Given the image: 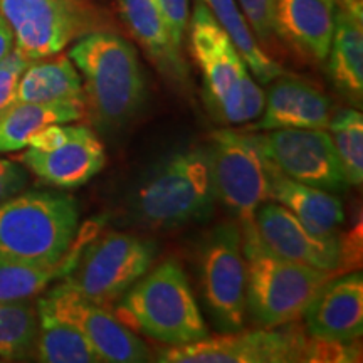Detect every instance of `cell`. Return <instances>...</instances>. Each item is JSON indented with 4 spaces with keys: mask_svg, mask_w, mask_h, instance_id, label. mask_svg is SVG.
Returning a JSON list of instances; mask_svg holds the SVG:
<instances>
[{
    "mask_svg": "<svg viewBox=\"0 0 363 363\" xmlns=\"http://www.w3.org/2000/svg\"><path fill=\"white\" fill-rule=\"evenodd\" d=\"M216 190L206 147L170 152L142 175L130 195L136 224L172 230L211 219Z\"/></svg>",
    "mask_w": 363,
    "mask_h": 363,
    "instance_id": "6da1fadb",
    "label": "cell"
},
{
    "mask_svg": "<svg viewBox=\"0 0 363 363\" xmlns=\"http://www.w3.org/2000/svg\"><path fill=\"white\" fill-rule=\"evenodd\" d=\"M67 56L83 79L86 113L99 130H118L138 115L147 99V81L128 40L110 30H91Z\"/></svg>",
    "mask_w": 363,
    "mask_h": 363,
    "instance_id": "7a4b0ae2",
    "label": "cell"
},
{
    "mask_svg": "<svg viewBox=\"0 0 363 363\" xmlns=\"http://www.w3.org/2000/svg\"><path fill=\"white\" fill-rule=\"evenodd\" d=\"M118 301L121 323L169 347L208 337L190 281L175 259L150 267Z\"/></svg>",
    "mask_w": 363,
    "mask_h": 363,
    "instance_id": "3957f363",
    "label": "cell"
},
{
    "mask_svg": "<svg viewBox=\"0 0 363 363\" xmlns=\"http://www.w3.org/2000/svg\"><path fill=\"white\" fill-rule=\"evenodd\" d=\"M78 203L69 195L26 192L0 203V262L56 264L74 244Z\"/></svg>",
    "mask_w": 363,
    "mask_h": 363,
    "instance_id": "277c9868",
    "label": "cell"
},
{
    "mask_svg": "<svg viewBox=\"0 0 363 363\" xmlns=\"http://www.w3.org/2000/svg\"><path fill=\"white\" fill-rule=\"evenodd\" d=\"M246 257V310L261 328H279L305 313L331 272L298 264L262 246L254 224L240 229Z\"/></svg>",
    "mask_w": 363,
    "mask_h": 363,
    "instance_id": "5b68a950",
    "label": "cell"
},
{
    "mask_svg": "<svg viewBox=\"0 0 363 363\" xmlns=\"http://www.w3.org/2000/svg\"><path fill=\"white\" fill-rule=\"evenodd\" d=\"M206 148L216 201L238 220L240 229L252 225L257 207L271 201L274 170L259 135L222 128L211 135Z\"/></svg>",
    "mask_w": 363,
    "mask_h": 363,
    "instance_id": "8992f818",
    "label": "cell"
},
{
    "mask_svg": "<svg viewBox=\"0 0 363 363\" xmlns=\"http://www.w3.org/2000/svg\"><path fill=\"white\" fill-rule=\"evenodd\" d=\"M157 244L133 234L110 233L81 247L59 284L99 306L120 299L152 267Z\"/></svg>",
    "mask_w": 363,
    "mask_h": 363,
    "instance_id": "52a82bcc",
    "label": "cell"
},
{
    "mask_svg": "<svg viewBox=\"0 0 363 363\" xmlns=\"http://www.w3.org/2000/svg\"><path fill=\"white\" fill-rule=\"evenodd\" d=\"M187 29L212 116L225 125H244L242 94L256 79L238 48L202 2L195 4Z\"/></svg>",
    "mask_w": 363,
    "mask_h": 363,
    "instance_id": "ba28073f",
    "label": "cell"
},
{
    "mask_svg": "<svg viewBox=\"0 0 363 363\" xmlns=\"http://www.w3.org/2000/svg\"><path fill=\"white\" fill-rule=\"evenodd\" d=\"M201 291L212 323L222 331L246 326L247 267L238 222L214 227L203 240L199 257Z\"/></svg>",
    "mask_w": 363,
    "mask_h": 363,
    "instance_id": "9c48e42d",
    "label": "cell"
},
{
    "mask_svg": "<svg viewBox=\"0 0 363 363\" xmlns=\"http://www.w3.org/2000/svg\"><path fill=\"white\" fill-rule=\"evenodd\" d=\"M21 152L19 163L45 184L59 189L81 187L106 165L103 142L86 125L45 126Z\"/></svg>",
    "mask_w": 363,
    "mask_h": 363,
    "instance_id": "30bf717a",
    "label": "cell"
},
{
    "mask_svg": "<svg viewBox=\"0 0 363 363\" xmlns=\"http://www.w3.org/2000/svg\"><path fill=\"white\" fill-rule=\"evenodd\" d=\"M0 13L13 33V48L29 61L62 52L94 27L86 0H0Z\"/></svg>",
    "mask_w": 363,
    "mask_h": 363,
    "instance_id": "8fae6325",
    "label": "cell"
},
{
    "mask_svg": "<svg viewBox=\"0 0 363 363\" xmlns=\"http://www.w3.org/2000/svg\"><path fill=\"white\" fill-rule=\"evenodd\" d=\"M308 338L296 325L289 328L227 331L219 337L167 347L162 363H288L303 362Z\"/></svg>",
    "mask_w": 363,
    "mask_h": 363,
    "instance_id": "7c38bea8",
    "label": "cell"
},
{
    "mask_svg": "<svg viewBox=\"0 0 363 363\" xmlns=\"http://www.w3.org/2000/svg\"><path fill=\"white\" fill-rule=\"evenodd\" d=\"M38 310L78 328L88 340L99 362L140 363L148 362L152 352L143 340L136 337L104 306L81 298L62 284H56L44 296L35 299Z\"/></svg>",
    "mask_w": 363,
    "mask_h": 363,
    "instance_id": "4fadbf2b",
    "label": "cell"
},
{
    "mask_svg": "<svg viewBox=\"0 0 363 363\" xmlns=\"http://www.w3.org/2000/svg\"><path fill=\"white\" fill-rule=\"evenodd\" d=\"M272 165L289 179L338 194L348 189L333 140L326 130L281 128L259 135Z\"/></svg>",
    "mask_w": 363,
    "mask_h": 363,
    "instance_id": "5bb4252c",
    "label": "cell"
},
{
    "mask_svg": "<svg viewBox=\"0 0 363 363\" xmlns=\"http://www.w3.org/2000/svg\"><path fill=\"white\" fill-rule=\"evenodd\" d=\"M254 229L267 251L286 261L335 272L343 264L345 242L338 235H318L293 212L267 201L254 212Z\"/></svg>",
    "mask_w": 363,
    "mask_h": 363,
    "instance_id": "9a60e30c",
    "label": "cell"
},
{
    "mask_svg": "<svg viewBox=\"0 0 363 363\" xmlns=\"http://www.w3.org/2000/svg\"><path fill=\"white\" fill-rule=\"evenodd\" d=\"M313 338L357 342L363 333V278L360 272L328 279L303 313Z\"/></svg>",
    "mask_w": 363,
    "mask_h": 363,
    "instance_id": "2e32d148",
    "label": "cell"
},
{
    "mask_svg": "<svg viewBox=\"0 0 363 363\" xmlns=\"http://www.w3.org/2000/svg\"><path fill=\"white\" fill-rule=\"evenodd\" d=\"M330 120V99L320 89L299 78L281 74L267 91L261 116L251 130H326Z\"/></svg>",
    "mask_w": 363,
    "mask_h": 363,
    "instance_id": "e0dca14e",
    "label": "cell"
},
{
    "mask_svg": "<svg viewBox=\"0 0 363 363\" xmlns=\"http://www.w3.org/2000/svg\"><path fill=\"white\" fill-rule=\"evenodd\" d=\"M338 0H276L274 33L301 54L326 61Z\"/></svg>",
    "mask_w": 363,
    "mask_h": 363,
    "instance_id": "ac0fdd59",
    "label": "cell"
},
{
    "mask_svg": "<svg viewBox=\"0 0 363 363\" xmlns=\"http://www.w3.org/2000/svg\"><path fill=\"white\" fill-rule=\"evenodd\" d=\"M118 11L131 35L142 44L158 69L184 84L189 79V69L180 52L182 45L155 4L152 0H118Z\"/></svg>",
    "mask_w": 363,
    "mask_h": 363,
    "instance_id": "d6986e66",
    "label": "cell"
},
{
    "mask_svg": "<svg viewBox=\"0 0 363 363\" xmlns=\"http://www.w3.org/2000/svg\"><path fill=\"white\" fill-rule=\"evenodd\" d=\"M271 201L293 212L318 235H337L345 222V207L335 194L301 184L276 169L271 175Z\"/></svg>",
    "mask_w": 363,
    "mask_h": 363,
    "instance_id": "ffe728a7",
    "label": "cell"
},
{
    "mask_svg": "<svg viewBox=\"0 0 363 363\" xmlns=\"http://www.w3.org/2000/svg\"><path fill=\"white\" fill-rule=\"evenodd\" d=\"M328 72L335 89L348 103L362 106L363 99V17L338 4L333 39L328 52Z\"/></svg>",
    "mask_w": 363,
    "mask_h": 363,
    "instance_id": "44dd1931",
    "label": "cell"
},
{
    "mask_svg": "<svg viewBox=\"0 0 363 363\" xmlns=\"http://www.w3.org/2000/svg\"><path fill=\"white\" fill-rule=\"evenodd\" d=\"M16 101L84 104L83 79L66 54L35 59L21 76Z\"/></svg>",
    "mask_w": 363,
    "mask_h": 363,
    "instance_id": "7402d4cb",
    "label": "cell"
},
{
    "mask_svg": "<svg viewBox=\"0 0 363 363\" xmlns=\"http://www.w3.org/2000/svg\"><path fill=\"white\" fill-rule=\"evenodd\" d=\"M84 115L83 103H12L0 113V153L21 152L39 130L54 123H74Z\"/></svg>",
    "mask_w": 363,
    "mask_h": 363,
    "instance_id": "603a6c76",
    "label": "cell"
},
{
    "mask_svg": "<svg viewBox=\"0 0 363 363\" xmlns=\"http://www.w3.org/2000/svg\"><path fill=\"white\" fill-rule=\"evenodd\" d=\"M199 2L208 9L212 17L225 30L257 83L267 84L283 74V67L267 56L257 43L235 0H199Z\"/></svg>",
    "mask_w": 363,
    "mask_h": 363,
    "instance_id": "cb8c5ba5",
    "label": "cell"
},
{
    "mask_svg": "<svg viewBox=\"0 0 363 363\" xmlns=\"http://www.w3.org/2000/svg\"><path fill=\"white\" fill-rule=\"evenodd\" d=\"M83 247L78 244L72 247L56 264H13L0 262V301H26L35 299L48 291L56 281H61L71 267Z\"/></svg>",
    "mask_w": 363,
    "mask_h": 363,
    "instance_id": "d4e9b609",
    "label": "cell"
},
{
    "mask_svg": "<svg viewBox=\"0 0 363 363\" xmlns=\"http://www.w3.org/2000/svg\"><path fill=\"white\" fill-rule=\"evenodd\" d=\"M34 358L44 363H99L83 333L66 321L39 311Z\"/></svg>",
    "mask_w": 363,
    "mask_h": 363,
    "instance_id": "484cf974",
    "label": "cell"
},
{
    "mask_svg": "<svg viewBox=\"0 0 363 363\" xmlns=\"http://www.w3.org/2000/svg\"><path fill=\"white\" fill-rule=\"evenodd\" d=\"M39 331L38 303L0 301V360H26L34 355Z\"/></svg>",
    "mask_w": 363,
    "mask_h": 363,
    "instance_id": "4316f807",
    "label": "cell"
},
{
    "mask_svg": "<svg viewBox=\"0 0 363 363\" xmlns=\"http://www.w3.org/2000/svg\"><path fill=\"white\" fill-rule=\"evenodd\" d=\"M331 140L348 185L363 182V116L353 108H343L330 120Z\"/></svg>",
    "mask_w": 363,
    "mask_h": 363,
    "instance_id": "83f0119b",
    "label": "cell"
},
{
    "mask_svg": "<svg viewBox=\"0 0 363 363\" xmlns=\"http://www.w3.org/2000/svg\"><path fill=\"white\" fill-rule=\"evenodd\" d=\"M360 360V348L355 342H331V340L313 338L306 342L305 357L303 362H331V363H348Z\"/></svg>",
    "mask_w": 363,
    "mask_h": 363,
    "instance_id": "f1b7e54d",
    "label": "cell"
},
{
    "mask_svg": "<svg viewBox=\"0 0 363 363\" xmlns=\"http://www.w3.org/2000/svg\"><path fill=\"white\" fill-rule=\"evenodd\" d=\"M29 62L16 48L0 61V113L16 103L17 86Z\"/></svg>",
    "mask_w": 363,
    "mask_h": 363,
    "instance_id": "f546056e",
    "label": "cell"
},
{
    "mask_svg": "<svg viewBox=\"0 0 363 363\" xmlns=\"http://www.w3.org/2000/svg\"><path fill=\"white\" fill-rule=\"evenodd\" d=\"M256 39L267 40L274 34L276 0H235Z\"/></svg>",
    "mask_w": 363,
    "mask_h": 363,
    "instance_id": "4dcf8cb0",
    "label": "cell"
},
{
    "mask_svg": "<svg viewBox=\"0 0 363 363\" xmlns=\"http://www.w3.org/2000/svg\"><path fill=\"white\" fill-rule=\"evenodd\" d=\"M29 184V172L22 163L0 157V203L21 194Z\"/></svg>",
    "mask_w": 363,
    "mask_h": 363,
    "instance_id": "1f68e13d",
    "label": "cell"
},
{
    "mask_svg": "<svg viewBox=\"0 0 363 363\" xmlns=\"http://www.w3.org/2000/svg\"><path fill=\"white\" fill-rule=\"evenodd\" d=\"M152 2L155 4L158 11L162 12V16L165 17L175 40L182 45L190 19L189 0H152Z\"/></svg>",
    "mask_w": 363,
    "mask_h": 363,
    "instance_id": "d6a6232c",
    "label": "cell"
},
{
    "mask_svg": "<svg viewBox=\"0 0 363 363\" xmlns=\"http://www.w3.org/2000/svg\"><path fill=\"white\" fill-rule=\"evenodd\" d=\"M13 49V33L9 22L0 13V61Z\"/></svg>",
    "mask_w": 363,
    "mask_h": 363,
    "instance_id": "836d02e7",
    "label": "cell"
},
{
    "mask_svg": "<svg viewBox=\"0 0 363 363\" xmlns=\"http://www.w3.org/2000/svg\"><path fill=\"white\" fill-rule=\"evenodd\" d=\"M0 362H2V360H0Z\"/></svg>",
    "mask_w": 363,
    "mask_h": 363,
    "instance_id": "e575fe53",
    "label": "cell"
}]
</instances>
